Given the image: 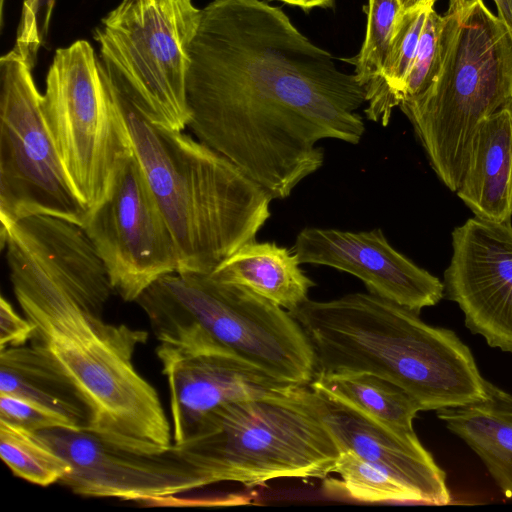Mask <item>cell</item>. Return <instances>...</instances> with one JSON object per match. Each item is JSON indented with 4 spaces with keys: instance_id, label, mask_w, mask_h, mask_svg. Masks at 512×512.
<instances>
[{
    "instance_id": "cell-1",
    "label": "cell",
    "mask_w": 512,
    "mask_h": 512,
    "mask_svg": "<svg viewBox=\"0 0 512 512\" xmlns=\"http://www.w3.org/2000/svg\"><path fill=\"white\" fill-rule=\"evenodd\" d=\"M189 53L187 127L272 199L321 168L320 140L364 135L365 88L277 6L211 1Z\"/></svg>"
},
{
    "instance_id": "cell-2",
    "label": "cell",
    "mask_w": 512,
    "mask_h": 512,
    "mask_svg": "<svg viewBox=\"0 0 512 512\" xmlns=\"http://www.w3.org/2000/svg\"><path fill=\"white\" fill-rule=\"evenodd\" d=\"M111 285L69 292L14 288L33 324L30 343L71 380L90 413L86 431L123 449L158 453L173 442L172 428L155 388L133 357L148 332L103 319Z\"/></svg>"
},
{
    "instance_id": "cell-3",
    "label": "cell",
    "mask_w": 512,
    "mask_h": 512,
    "mask_svg": "<svg viewBox=\"0 0 512 512\" xmlns=\"http://www.w3.org/2000/svg\"><path fill=\"white\" fill-rule=\"evenodd\" d=\"M307 335L317 373L363 372L408 393L421 411L484 400L485 382L457 334L372 293L308 299L290 313Z\"/></svg>"
},
{
    "instance_id": "cell-4",
    "label": "cell",
    "mask_w": 512,
    "mask_h": 512,
    "mask_svg": "<svg viewBox=\"0 0 512 512\" xmlns=\"http://www.w3.org/2000/svg\"><path fill=\"white\" fill-rule=\"evenodd\" d=\"M117 94L133 152L176 242L179 272L210 273L256 240L273 199L228 158L182 131L154 125Z\"/></svg>"
},
{
    "instance_id": "cell-5",
    "label": "cell",
    "mask_w": 512,
    "mask_h": 512,
    "mask_svg": "<svg viewBox=\"0 0 512 512\" xmlns=\"http://www.w3.org/2000/svg\"><path fill=\"white\" fill-rule=\"evenodd\" d=\"M158 343L218 346L284 381L310 385L317 374L313 347L285 309L210 273L175 272L136 300Z\"/></svg>"
},
{
    "instance_id": "cell-6",
    "label": "cell",
    "mask_w": 512,
    "mask_h": 512,
    "mask_svg": "<svg viewBox=\"0 0 512 512\" xmlns=\"http://www.w3.org/2000/svg\"><path fill=\"white\" fill-rule=\"evenodd\" d=\"M173 446L211 485L246 487L279 478L323 479L334 472L340 454L310 385L223 405L190 439Z\"/></svg>"
},
{
    "instance_id": "cell-7",
    "label": "cell",
    "mask_w": 512,
    "mask_h": 512,
    "mask_svg": "<svg viewBox=\"0 0 512 512\" xmlns=\"http://www.w3.org/2000/svg\"><path fill=\"white\" fill-rule=\"evenodd\" d=\"M444 64L421 95L402 101L429 164L456 192L479 122L512 105V41L502 21L478 0L458 13Z\"/></svg>"
},
{
    "instance_id": "cell-8",
    "label": "cell",
    "mask_w": 512,
    "mask_h": 512,
    "mask_svg": "<svg viewBox=\"0 0 512 512\" xmlns=\"http://www.w3.org/2000/svg\"><path fill=\"white\" fill-rule=\"evenodd\" d=\"M201 13L192 0H122L93 32L111 83L156 126H188L189 49Z\"/></svg>"
},
{
    "instance_id": "cell-9",
    "label": "cell",
    "mask_w": 512,
    "mask_h": 512,
    "mask_svg": "<svg viewBox=\"0 0 512 512\" xmlns=\"http://www.w3.org/2000/svg\"><path fill=\"white\" fill-rule=\"evenodd\" d=\"M42 109L68 183L88 211L134 153L117 91L88 41L55 51Z\"/></svg>"
},
{
    "instance_id": "cell-10",
    "label": "cell",
    "mask_w": 512,
    "mask_h": 512,
    "mask_svg": "<svg viewBox=\"0 0 512 512\" xmlns=\"http://www.w3.org/2000/svg\"><path fill=\"white\" fill-rule=\"evenodd\" d=\"M25 56L0 58V220L51 215L83 226L87 210L71 189Z\"/></svg>"
},
{
    "instance_id": "cell-11",
    "label": "cell",
    "mask_w": 512,
    "mask_h": 512,
    "mask_svg": "<svg viewBox=\"0 0 512 512\" xmlns=\"http://www.w3.org/2000/svg\"><path fill=\"white\" fill-rule=\"evenodd\" d=\"M83 227L124 301L136 302L159 278L179 272L173 234L134 153L87 211Z\"/></svg>"
},
{
    "instance_id": "cell-12",
    "label": "cell",
    "mask_w": 512,
    "mask_h": 512,
    "mask_svg": "<svg viewBox=\"0 0 512 512\" xmlns=\"http://www.w3.org/2000/svg\"><path fill=\"white\" fill-rule=\"evenodd\" d=\"M37 434L70 466L59 483L81 496L166 504L211 485L173 444L163 452L138 453L86 430L55 428Z\"/></svg>"
},
{
    "instance_id": "cell-13",
    "label": "cell",
    "mask_w": 512,
    "mask_h": 512,
    "mask_svg": "<svg viewBox=\"0 0 512 512\" xmlns=\"http://www.w3.org/2000/svg\"><path fill=\"white\" fill-rule=\"evenodd\" d=\"M444 294L464 323L493 348L512 353V223L469 218L452 232Z\"/></svg>"
},
{
    "instance_id": "cell-14",
    "label": "cell",
    "mask_w": 512,
    "mask_h": 512,
    "mask_svg": "<svg viewBox=\"0 0 512 512\" xmlns=\"http://www.w3.org/2000/svg\"><path fill=\"white\" fill-rule=\"evenodd\" d=\"M156 355L169 387L174 444L190 439L200 423L223 405L287 394L304 386L276 378L217 346L158 343Z\"/></svg>"
},
{
    "instance_id": "cell-15",
    "label": "cell",
    "mask_w": 512,
    "mask_h": 512,
    "mask_svg": "<svg viewBox=\"0 0 512 512\" xmlns=\"http://www.w3.org/2000/svg\"><path fill=\"white\" fill-rule=\"evenodd\" d=\"M293 251L301 264L352 274L369 293L417 313L444 296L443 282L394 249L379 228L360 232L305 228L297 235Z\"/></svg>"
},
{
    "instance_id": "cell-16",
    "label": "cell",
    "mask_w": 512,
    "mask_h": 512,
    "mask_svg": "<svg viewBox=\"0 0 512 512\" xmlns=\"http://www.w3.org/2000/svg\"><path fill=\"white\" fill-rule=\"evenodd\" d=\"M321 419L339 451L350 450L409 487L425 505H447L451 494L446 473L415 432H398L353 407L318 393Z\"/></svg>"
},
{
    "instance_id": "cell-17",
    "label": "cell",
    "mask_w": 512,
    "mask_h": 512,
    "mask_svg": "<svg viewBox=\"0 0 512 512\" xmlns=\"http://www.w3.org/2000/svg\"><path fill=\"white\" fill-rule=\"evenodd\" d=\"M455 193L475 217L492 222L511 220L512 105L479 122Z\"/></svg>"
},
{
    "instance_id": "cell-18",
    "label": "cell",
    "mask_w": 512,
    "mask_h": 512,
    "mask_svg": "<svg viewBox=\"0 0 512 512\" xmlns=\"http://www.w3.org/2000/svg\"><path fill=\"white\" fill-rule=\"evenodd\" d=\"M296 253L273 242L253 240L211 272L221 282L246 287L289 313L308 300L315 283L300 268Z\"/></svg>"
},
{
    "instance_id": "cell-19",
    "label": "cell",
    "mask_w": 512,
    "mask_h": 512,
    "mask_svg": "<svg viewBox=\"0 0 512 512\" xmlns=\"http://www.w3.org/2000/svg\"><path fill=\"white\" fill-rule=\"evenodd\" d=\"M0 393L40 404L86 430L89 409L56 363L30 344L0 349Z\"/></svg>"
},
{
    "instance_id": "cell-20",
    "label": "cell",
    "mask_w": 512,
    "mask_h": 512,
    "mask_svg": "<svg viewBox=\"0 0 512 512\" xmlns=\"http://www.w3.org/2000/svg\"><path fill=\"white\" fill-rule=\"evenodd\" d=\"M310 387L398 432H414L419 404L397 385L363 372L317 373Z\"/></svg>"
},
{
    "instance_id": "cell-21",
    "label": "cell",
    "mask_w": 512,
    "mask_h": 512,
    "mask_svg": "<svg viewBox=\"0 0 512 512\" xmlns=\"http://www.w3.org/2000/svg\"><path fill=\"white\" fill-rule=\"evenodd\" d=\"M485 387L484 400L437 410V416L482 461L512 460V394L487 380Z\"/></svg>"
},
{
    "instance_id": "cell-22",
    "label": "cell",
    "mask_w": 512,
    "mask_h": 512,
    "mask_svg": "<svg viewBox=\"0 0 512 512\" xmlns=\"http://www.w3.org/2000/svg\"><path fill=\"white\" fill-rule=\"evenodd\" d=\"M430 8L419 6L399 13L380 76L365 88L367 119L387 126L393 109L399 107Z\"/></svg>"
},
{
    "instance_id": "cell-23",
    "label": "cell",
    "mask_w": 512,
    "mask_h": 512,
    "mask_svg": "<svg viewBox=\"0 0 512 512\" xmlns=\"http://www.w3.org/2000/svg\"><path fill=\"white\" fill-rule=\"evenodd\" d=\"M0 456L14 475L48 486L70 470L67 461L37 433L0 421Z\"/></svg>"
},
{
    "instance_id": "cell-24",
    "label": "cell",
    "mask_w": 512,
    "mask_h": 512,
    "mask_svg": "<svg viewBox=\"0 0 512 512\" xmlns=\"http://www.w3.org/2000/svg\"><path fill=\"white\" fill-rule=\"evenodd\" d=\"M334 472L337 489L348 498L368 503L424 504L419 494L350 450L340 452Z\"/></svg>"
},
{
    "instance_id": "cell-25",
    "label": "cell",
    "mask_w": 512,
    "mask_h": 512,
    "mask_svg": "<svg viewBox=\"0 0 512 512\" xmlns=\"http://www.w3.org/2000/svg\"><path fill=\"white\" fill-rule=\"evenodd\" d=\"M458 22V14L439 15L433 7L429 9L417 53L405 82L402 101L421 95L435 81L444 64Z\"/></svg>"
},
{
    "instance_id": "cell-26",
    "label": "cell",
    "mask_w": 512,
    "mask_h": 512,
    "mask_svg": "<svg viewBox=\"0 0 512 512\" xmlns=\"http://www.w3.org/2000/svg\"><path fill=\"white\" fill-rule=\"evenodd\" d=\"M400 9L399 0L368 1L366 34L354 63V74L364 88L380 76Z\"/></svg>"
},
{
    "instance_id": "cell-27",
    "label": "cell",
    "mask_w": 512,
    "mask_h": 512,
    "mask_svg": "<svg viewBox=\"0 0 512 512\" xmlns=\"http://www.w3.org/2000/svg\"><path fill=\"white\" fill-rule=\"evenodd\" d=\"M56 0H23L13 48L34 68L40 47L46 46Z\"/></svg>"
},
{
    "instance_id": "cell-28",
    "label": "cell",
    "mask_w": 512,
    "mask_h": 512,
    "mask_svg": "<svg viewBox=\"0 0 512 512\" xmlns=\"http://www.w3.org/2000/svg\"><path fill=\"white\" fill-rule=\"evenodd\" d=\"M0 421L33 433L55 428L77 429L62 415L40 404L2 393H0Z\"/></svg>"
},
{
    "instance_id": "cell-29",
    "label": "cell",
    "mask_w": 512,
    "mask_h": 512,
    "mask_svg": "<svg viewBox=\"0 0 512 512\" xmlns=\"http://www.w3.org/2000/svg\"><path fill=\"white\" fill-rule=\"evenodd\" d=\"M33 324L24 316L19 315L11 303L4 297L0 298V349L26 345L32 338Z\"/></svg>"
},
{
    "instance_id": "cell-30",
    "label": "cell",
    "mask_w": 512,
    "mask_h": 512,
    "mask_svg": "<svg viewBox=\"0 0 512 512\" xmlns=\"http://www.w3.org/2000/svg\"><path fill=\"white\" fill-rule=\"evenodd\" d=\"M502 493L512 499V460L483 461Z\"/></svg>"
},
{
    "instance_id": "cell-31",
    "label": "cell",
    "mask_w": 512,
    "mask_h": 512,
    "mask_svg": "<svg viewBox=\"0 0 512 512\" xmlns=\"http://www.w3.org/2000/svg\"><path fill=\"white\" fill-rule=\"evenodd\" d=\"M497 9V17L502 21L508 30L512 41V0H492Z\"/></svg>"
},
{
    "instance_id": "cell-32",
    "label": "cell",
    "mask_w": 512,
    "mask_h": 512,
    "mask_svg": "<svg viewBox=\"0 0 512 512\" xmlns=\"http://www.w3.org/2000/svg\"><path fill=\"white\" fill-rule=\"evenodd\" d=\"M289 5L300 7L304 10H310L316 7H329L333 0H278Z\"/></svg>"
},
{
    "instance_id": "cell-33",
    "label": "cell",
    "mask_w": 512,
    "mask_h": 512,
    "mask_svg": "<svg viewBox=\"0 0 512 512\" xmlns=\"http://www.w3.org/2000/svg\"><path fill=\"white\" fill-rule=\"evenodd\" d=\"M478 0H449L447 13H462L470 9Z\"/></svg>"
},
{
    "instance_id": "cell-34",
    "label": "cell",
    "mask_w": 512,
    "mask_h": 512,
    "mask_svg": "<svg viewBox=\"0 0 512 512\" xmlns=\"http://www.w3.org/2000/svg\"><path fill=\"white\" fill-rule=\"evenodd\" d=\"M435 2L436 0H402L400 2V12H404L419 6L433 7Z\"/></svg>"
},
{
    "instance_id": "cell-35",
    "label": "cell",
    "mask_w": 512,
    "mask_h": 512,
    "mask_svg": "<svg viewBox=\"0 0 512 512\" xmlns=\"http://www.w3.org/2000/svg\"><path fill=\"white\" fill-rule=\"evenodd\" d=\"M402 0H399V2H401Z\"/></svg>"
}]
</instances>
